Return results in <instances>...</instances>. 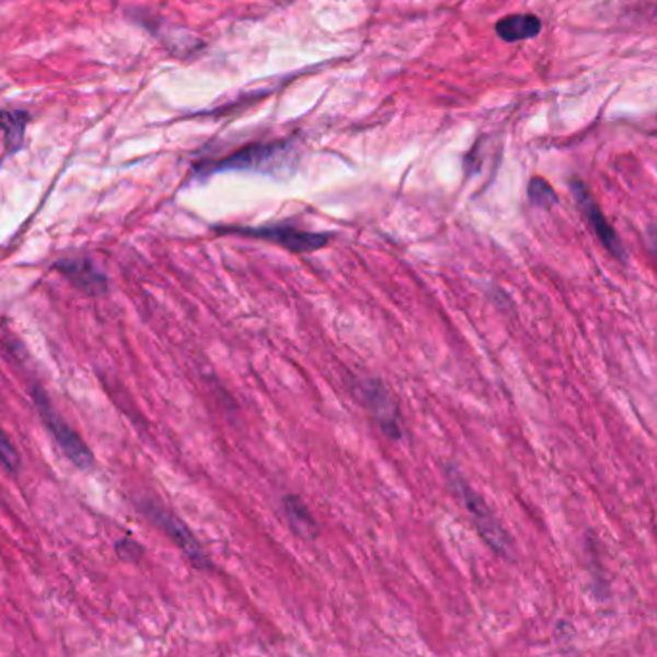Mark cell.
Returning a JSON list of instances; mask_svg holds the SVG:
<instances>
[{"instance_id":"5","label":"cell","mask_w":657,"mask_h":657,"mask_svg":"<svg viewBox=\"0 0 657 657\" xmlns=\"http://www.w3.org/2000/svg\"><path fill=\"white\" fill-rule=\"evenodd\" d=\"M219 233H235V235L262 239L269 243L279 244L285 251L295 254H308V252L320 251L333 235L328 233H312L304 229L292 228V226H262V228H219Z\"/></svg>"},{"instance_id":"11","label":"cell","mask_w":657,"mask_h":657,"mask_svg":"<svg viewBox=\"0 0 657 657\" xmlns=\"http://www.w3.org/2000/svg\"><path fill=\"white\" fill-rule=\"evenodd\" d=\"M27 116L20 112H0V150H14L24 139Z\"/></svg>"},{"instance_id":"6","label":"cell","mask_w":657,"mask_h":657,"mask_svg":"<svg viewBox=\"0 0 657 657\" xmlns=\"http://www.w3.org/2000/svg\"><path fill=\"white\" fill-rule=\"evenodd\" d=\"M569 187H572V193L575 196V203L579 206L580 214L585 216L588 226L595 231L596 239L602 243L603 249L610 252L613 258H618L621 264H626V260L629 258H626L625 244L619 239L615 228L603 216L602 208L596 203L595 196L590 193L587 183L575 177V180L569 181Z\"/></svg>"},{"instance_id":"9","label":"cell","mask_w":657,"mask_h":657,"mask_svg":"<svg viewBox=\"0 0 657 657\" xmlns=\"http://www.w3.org/2000/svg\"><path fill=\"white\" fill-rule=\"evenodd\" d=\"M283 509H285V517L289 521L290 529L297 537L302 540L318 539L320 525H318L315 517H313L312 511L306 506L304 502L300 500L298 496L289 494L283 500Z\"/></svg>"},{"instance_id":"8","label":"cell","mask_w":657,"mask_h":657,"mask_svg":"<svg viewBox=\"0 0 657 657\" xmlns=\"http://www.w3.org/2000/svg\"><path fill=\"white\" fill-rule=\"evenodd\" d=\"M56 269L87 295H102L108 287L104 274L89 258L62 260L56 264Z\"/></svg>"},{"instance_id":"1","label":"cell","mask_w":657,"mask_h":657,"mask_svg":"<svg viewBox=\"0 0 657 657\" xmlns=\"http://www.w3.org/2000/svg\"><path fill=\"white\" fill-rule=\"evenodd\" d=\"M450 483H452L456 494L462 498L465 509L470 511L471 519L477 527L481 539L485 540L486 544L493 548L498 556L514 560V542L509 539L508 531L502 527L500 521L494 516L493 509L486 506V502L454 470H450Z\"/></svg>"},{"instance_id":"2","label":"cell","mask_w":657,"mask_h":657,"mask_svg":"<svg viewBox=\"0 0 657 657\" xmlns=\"http://www.w3.org/2000/svg\"><path fill=\"white\" fill-rule=\"evenodd\" d=\"M290 154L287 142H266V145H249L229 157L216 162H203L196 165L200 175L218 172H267L275 165H281Z\"/></svg>"},{"instance_id":"3","label":"cell","mask_w":657,"mask_h":657,"mask_svg":"<svg viewBox=\"0 0 657 657\" xmlns=\"http://www.w3.org/2000/svg\"><path fill=\"white\" fill-rule=\"evenodd\" d=\"M354 394L376 419L379 429L392 440H400L404 429H402L399 404L392 399L391 391L379 379L360 377L354 383Z\"/></svg>"},{"instance_id":"12","label":"cell","mask_w":657,"mask_h":657,"mask_svg":"<svg viewBox=\"0 0 657 657\" xmlns=\"http://www.w3.org/2000/svg\"><path fill=\"white\" fill-rule=\"evenodd\" d=\"M527 196L534 208H542V210H552L557 204L556 191L542 177H532L529 181Z\"/></svg>"},{"instance_id":"14","label":"cell","mask_w":657,"mask_h":657,"mask_svg":"<svg viewBox=\"0 0 657 657\" xmlns=\"http://www.w3.org/2000/svg\"><path fill=\"white\" fill-rule=\"evenodd\" d=\"M116 550H118V556L126 562H137L142 556V548L135 540H119Z\"/></svg>"},{"instance_id":"7","label":"cell","mask_w":657,"mask_h":657,"mask_svg":"<svg viewBox=\"0 0 657 657\" xmlns=\"http://www.w3.org/2000/svg\"><path fill=\"white\" fill-rule=\"evenodd\" d=\"M33 399H35V404L39 407L43 423L53 433V437H55L56 442L62 448L64 454L68 456L71 462L76 463L81 470H87L93 463V456L89 452V448L85 447V442L78 437V433L71 429L68 423L64 422L60 415L56 414L55 407L48 402L45 392L41 391V389H35L33 391Z\"/></svg>"},{"instance_id":"15","label":"cell","mask_w":657,"mask_h":657,"mask_svg":"<svg viewBox=\"0 0 657 657\" xmlns=\"http://www.w3.org/2000/svg\"><path fill=\"white\" fill-rule=\"evenodd\" d=\"M646 239H648V246L652 254H654V258L657 260V228L656 226H649L648 233H646Z\"/></svg>"},{"instance_id":"4","label":"cell","mask_w":657,"mask_h":657,"mask_svg":"<svg viewBox=\"0 0 657 657\" xmlns=\"http://www.w3.org/2000/svg\"><path fill=\"white\" fill-rule=\"evenodd\" d=\"M139 508H141L145 516L149 517L152 523L160 527L177 544V548L185 554L188 562L195 565L196 569L210 572L214 567L210 557L204 552L203 544L196 540L195 534L191 532L187 525L181 521L180 517L173 516L170 509H165L162 504L154 500L141 502Z\"/></svg>"},{"instance_id":"13","label":"cell","mask_w":657,"mask_h":657,"mask_svg":"<svg viewBox=\"0 0 657 657\" xmlns=\"http://www.w3.org/2000/svg\"><path fill=\"white\" fill-rule=\"evenodd\" d=\"M0 463L10 471H16L20 468V456H18L16 448L2 429H0Z\"/></svg>"},{"instance_id":"10","label":"cell","mask_w":657,"mask_h":657,"mask_svg":"<svg viewBox=\"0 0 657 657\" xmlns=\"http://www.w3.org/2000/svg\"><path fill=\"white\" fill-rule=\"evenodd\" d=\"M542 30V22L532 14H517L500 20L496 24V33L502 41L506 43H517V41L532 39L539 35Z\"/></svg>"}]
</instances>
